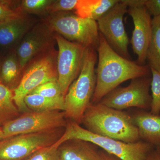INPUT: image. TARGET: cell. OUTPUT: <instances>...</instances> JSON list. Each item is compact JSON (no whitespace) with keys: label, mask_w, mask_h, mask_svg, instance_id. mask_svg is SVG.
<instances>
[{"label":"cell","mask_w":160,"mask_h":160,"mask_svg":"<svg viewBox=\"0 0 160 160\" xmlns=\"http://www.w3.org/2000/svg\"><path fill=\"white\" fill-rule=\"evenodd\" d=\"M151 80L149 76L133 79L129 86L115 88L103 97L99 102L119 110L131 107L144 110L150 109L152 98L149 91Z\"/></svg>","instance_id":"obj_9"},{"label":"cell","mask_w":160,"mask_h":160,"mask_svg":"<svg viewBox=\"0 0 160 160\" xmlns=\"http://www.w3.org/2000/svg\"><path fill=\"white\" fill-rule=\"evenodd\" d=\"M67 121L64 111L29 110L21 113L2 127V140L19 134L64 128Z\"/></svg>","instance_id":"obj_8"},{"label":"cell","mask_w":160,"mask_h":160,"mask_svg":"<svg viewBox=\"0 0 160 160\" xmlns=\"http://www.w3.org/2000/svg\"><path fill=\"white\" fill-rule=\"evenodd\" d=\"M131 115L141 140L153 146H160V115L144 110L135 112Z\"/></svg>","instance_id":"obj_15"},{"label":"cell","mask_w":160,"mask_h":160,"mask_svg":"<svg viewBox=\"0 0 160 160\" xmlns=\"http://www.w3.org/2000/svg\"><path fill=\"white\" fill-rule=\"evenodd\" d=\"M152 25L151 38L146 61L150 68L160 72V16L152 19Z\"/></svg>","instance_id":"obj_21"},{"label":"cell","mask_w":160,"mask_h":160,"mask_svg":"<svg viewBox=\"0 0 160 160\" xmlns=\"http://www.w3.org/2000/svg\"><path fill=\"white\" fill-rule=\"evenodd\" d=\"M100 152L102 160H122L114 155L108 153L103 149H100Z\"/></svg>","instance_id":"obj_31"},{"label":"cell","mask_w":160,"mask_h":160,"mask_svg":"<svg viewBox=\"0 0 160 160\" xmlns=\"http://www.w3.org/2000/svg\"><path fill=\"white\" fill-rule=\"evenodd\" d=\"M78 0H58L54 1L48 7L47 11L50 13L58 12L69 11L75 9Z\"/></svg>","instance_id":"obj_27"},{"label":"cell","mask_w":160,"mask_h":160,"mask_svg":"<svg viewBox=\"0 0 160 160\" xmlns=\"http://www.w3.org/2000/svg\"><path fill=\"white\" fill-rule=\"evenodd\" d=\"M12 4L11 1H0V23L22 16Z\"/></svg>","instance_id":"obj_26"},{"label":"cell","mask_w":160,"mask_h":160,"mask_svg":"<svg viewBox=\"0 0 160 160\" xmlns=\"http://www.w3.org/2000/svg\"><path fill=\"white\" fill-rule=\"evenodd\" d=\"M81 124L92 133L124 142L135 143L141 140L131 114L100 102L90 104Z\"/></svg>","instance_id":"obj_2"},{"label":"cell","mask_w":160,"mask_h":160,"mask_svg":"<svg viewBox=\"0 0 160 160\" xmlns=\"http://www.w3.org/2000/svg\"><path fill=\"white\" fill-rule=\"evenodd\" d=\"M49 24L51 30L57 32L66 40L86 48L97 49L100 32L97 21L76 15L62 13L50 18Z\"/></svg>","instance_id":"obj_7"},{"label":"cell","mask_w":160,"mask_h":160,"mask_svg":"<svg viewBox=\"0 0 160 160\" xmlns=\"http://www.w3.org/2000/svg\"><path fill=\"white\" fill-rule=\"evenodd\" d=\"M98 146L84 140H67L58 147L62 160H102Z\"/></svg>","instance_id":"obj_14"},{"label":"cell","mask_w":160,"mask_h":160,"mask_svg":"<svg viewBox=\"0 0 160 160\" xmlns=\"http://www.w3.org/2000/svg\"><path fill=\"white\" fill-rule=\"evenodd\" d=\"M22 70L17 54L12 53L1 64L0 82L13 91L17 87L22 78Z\"/></svg>","instance_id":"obj_18"},{"label":"cell","mask_w":160,"mask_h":160,"mask_svg":"<svg viewBox=\"0 0 160 160\" xmlns=\"http://www.w3.org/2000/svg\"><path fill=\"white\" fill-rule=\"evenodd\" d=\"M67 121L62 136L54 144L58 148L67 140L78 139L90 142L104 151L116 156L122 160H146L147 155L153 146L145 141L126 143L118 140L101 136L90 132L80 124L70 120Z\"/></svg>","instance_id":"obj_4"},{"label":"cell","mask_w":160,"mask_h":160,"mask_svg":"<svg viewBox=\"0 0 160 160\" xmlns=\"http://www.w3.org/2000/svg\"><path fill=\"white\" fill-rule=\"evenodd\" d=\"M52 0H23L21 6L24 11L30 13H39L47 11V8L53 2Z\"/></svg>","instance_id":"obj_24"},{"label":"cell","mask_w":160,"mask_h":160,"mask_svg":"<svg viewBox=\"0 0 160 160\" xmlns=\"http://www.w3.org/2000/svg\"><path fill=\"white\" fill-rule=\"evenodd\" d=\"M128 7L119 1L97 21L99 31L109 46L122 57L130 60L128 50L129 39L123 23V17Z\"/></svg>","instance_id":"obj_11"},{"label":"cell","mask_w":160,"mask_h":160,"mask_svg":"<svg viewBox=\"0 0 160 160\" xmlns=\"http://www.w3.org/2000/svg\"><path fill=\"white\" fill-rule=\"evenodd\" d=\"M97 50L98 61L96 70V85L92 103L99 102L106 95L123 82L149 76L151 72L149 65L141 66L117 53L100 32Z\"/></svg>","instance_id":"obj_1"},{"label":"cell","mask_w":160,"mask_h":160,"mask_svg":"<svg viewBox=\"0 0 160 160\" xmlns=\"http://www.w3.org/2000/svg\"><path fill=\"white\" fill-rule=\"evenodd\" d=\"M144 6L153 18L160 16V0H146Z\"/></svg>","instance_id":"obj_28"},{"label":"cell","mask_w":160,"mask_h":160,"mask_svg":"<svg viewBox=\"0 0 160 160\" xmlns=\"http://www.w3.org/2000/svg\"><path fill=\"white\" fill-rule=\"evenodd\" d=\"M3 138V131L2 127H0V141L2 140Z\"/></svg>","instance_id":"obj_32"},{"label":"cell","mask_w":160,"mask_h":160,"mask_svg":"<svg viewBox=\"0 0 160 160\" xmlns=\"http://www.w3.org/2000/svg\"><path fill=\"white\" fill-rule=\"evenodd\" d=\"M151 69L152 80V104L150 112L152 114L159 115L160 112V72Z\"/></svg>","instance_id":"obj_22"},{"label":"cell","mask_w":160,"mask_h":160,"mask_svg":"<svg viewBox=\"0 0 160 160\" xmlns=\"http://www.w3.org/2000/svg\"><path fill=\"white\" fill-rule=\"evenodd\" d=\"M24 102L30 110L35 111L59 110L64 111L65 97L48 98L40 95L30 93L25 97Z\"/></svg>","instance_id":"obj_19"},{"label":"cell","mask_w":160,"mask_h":160,"mask_svg":"<svg viewBox=\"0 0 160 160\" xmlns=\"http://www.w3.org/2000/svg\"><path fill=\"white\" fill-rule=\"evenodd\" d=\"M48 41L47 32L40 27L35 28L26 33L17 51L22 70L37 54L46 48Z\"/></svg>","instance_id":"obj_13"},{"label":"cell","mask_w":160,"mask_h":160,"mask_svg":"<svg viewBox=\"0 0 160 160\" xmlns=\"http://www.w3.org/2000/svg\"><path fill=\"white\" fill-rule=\"evenodd\" d=\"M25 160H62L58 148L52 146L42 148Z\"/></svg>","instance_id":"obj_25"},{"label":"cell","mask_w":160,"mask_h":160,"mask_svg":"<svg viewBox=\"0 0 160 160\" xmlns=\"http://www.w3.org/2000/svg\"><path fill=\"white\" fill-rule=\"evenodd\" d=\"M146 160H160V146L152 149L147 155Z\"/></svg>","instance_id":"obj_30"},{"label":"cell","mask_w":160,"mask_h":160,"mask_svg":"<svg viewBox=\"0 0 160 160\" xmlns=\"http://www.w3.org/2000/svg\"><path fill=\"white\" fill-rule=\"evenodd\" d=\"M29 23L22 16L0 23V46L12 45L26 34Z\"/></svg>","instance_id":"obj_16"},{"label":"cell","mask_w":160,"mask_h":160,"mask_svg":"<svg viewBox=\"0 0 160 160\" xmlns=\"http://www.w3.org/2000/svg\"><path fill=\"white\" fill-rule=\"evenodd\" d=\"M30 93H35L51 98L62 97H65L62 93L58 80L49 81L40 85L35 88Z\"/></svg>","instance_id":"obj_23"},{"label":"cell","mask_w":160,"mask_h":160,"mask_svg":"<svg viewBox=\"0 0 160 160\" xmlns=\"http://www.w3.org/2000/svg\"><path fill=\"white\" fill-rule=\"evenodd\" d=\"M55 39L58 47V82L65 97L70 85L79 74L86 47L68 41L59 34L56 35Z\"/></svg>","instance_id":"obj_10"},{"label":"cell","mask_w":160,"mask_h":160,"mask_svg":"<svg viewBox=\"0 0 160 160\" xmlns=\"http://www.w3.org/2000/svg\"><path fill=\"white\" fill-rule=\"evenodd\" d=\"M1 64H0V70H1Z\"/></svg>","instance_id":"obj_33"},{"label":"cell","mask_w":160,"mask_h":160,"mask_svg":"<svg viewBox=\"0 0 160 160\" xmlns=\"http://www.w3.org/2000/svg\"><path fill=\"white\" fill-rule=\"evenodd\" d=\"M129 7H137L144 6L146 0H122Z\"/></svg>","instance_id":"obj_29"},{"label":"cell","mask_w":160,"mask_h":160,"mask_svg":"<svg viewBox=\"0 0 160 160\" xmlns=\"http://www.w3.org/2000/svg\"><path fill=\"white\" fill-rule=\"evenodd\" d=\"M118 0H78L75 13L79 17L97 21L118 2Z\"/></svg>","instance_id":"obj_17"},{"label":"cell","mask_w":160,"mask_h":160,"mask_svg":"<svg viewBox=\"0 0 160 160\" xmlns=\"http://www.w3.org/2000/svg\"><path fill=\"white\" fill-rule=\"evenodd\" d=\"M127 12L132 18L134 24L131 43L133 52L138 56L137 62L145 65L147 51L152 35L151 15L144 6L129 7Z\"/></svg>","instance_id":"obj_12"},{"label":"cell","mask_w":160,"mask_h":160,"mask_svg":"<svg viewBox=\"0 0 160 160\" xmlns=\"http://www.w3.org/2000/svg\"><path fill=\"white\" fill-rule=\"evenodd\" d=\"M54 53H47L31 63L14 89L13 100L20 112L29 111L24 102L27 95L38 86L49 81L58 80L57 59Z\"/></svg>","instance_id":"obj_6"},{"label":"cell","mask_w":160,"mask_h":160,"mask_svg":"<svg viewBox=\"0 0 160 160\" xmlns=\"http://www.w3.org/2000/svg\"><path fill=\"white\" fill-rule=\"evenodd\" d=\"M65 128L18 135L0 141V160H25L42 148L52 146Z\"/></svg>","instance_id":"obj_5"},{"label":"cell","mask_w":160,"mask_h":160,"mask_svg":"<svg viewBox=\"0 0 160 160\" xmlns=\"http://www.w3.org/2000/svg\"><path fill=\"white\" fill-rule=\"evenodd\" d=\"M97 59L96 49L86 48L79 74L65 97L66 118L80 125L94 94L97 80L95 66Z\"/></svg>","instance_id":"obj_3"},{"label":"cell","mask_w":160,"mask_h":160,"mask_svg":"<svg viewBox=\"0 0 160 160\" xmlns=\"http://www.w3.org/2000/svg\"><path fill=\"white\" fill-rule=\"evenodd\" d=\"M13 100L12 90L0 82V126L20 115Z\"/></svg>","instance_id":"obj_20"}]
</instances>
